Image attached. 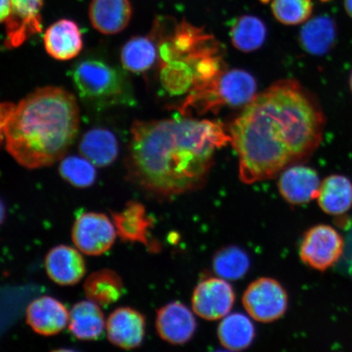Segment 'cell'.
<instances>
[{
  "mask_svg": "<svg viewBox=\"0 0 352 352\" xmlns=\"http://www.w3.org/2000/svg\"><path fill=\"white\" fill-rule=\"evenodd\" d=\"M325 116L316 96L294 79H283L254 96L230 126L248 184L271 179L306 161L322 142Z\"/></svg>",
  "mask_w": 352,
  "mask_h": 352,
  "instance_id": "6da1fadb",
  "label": "cell"
},
{
  "mask_svg": "<svg viewBox=\"0 0 352 352\" xmlns=\"http://www.w3.org/2000/svg\"><path fill=\"white\" fill-rule=\"evenodd\" d=\"M131 134L129 177L161 199L204 187L215 153L231 142L220 123L190 118L136 121Z\"/></svg>",
  "mask_w": 352,
  "mask_h": 352,
  "instance_id": "7a4b0ae2",
  "label": "cell"
},
{
  "mask_svg": "<svg viewBox=\"0 0 352 352\" xmlns=\"http://www.w3.org/2000/svg\"><path fill=\"white\" fill-rule=\"evenodd\" d=\"M0 120L8 153L25 168L38 169L63 160L78 134L79 109L70 92L44 87L19 104L3 103Z\"/></svg>",
  "mask_w": 352,
  "mask_h": 352,
  "instance_id": "3957f363",
  "label": "cell"
},
{
  "mask_svg": "<svg viewBox=\"0 0 352 352\" xmlns=\"http://www.w3.org/2000/svg\"><path fill=\"white\" fill-rule=\"evenodd\" d=\"M72 78L80 98L94 107L107 108L135 103L129 78L103 60L79 61L72 70Z\"/></svg>",
  "mask_w": 352,
  "mask_h": 352,
  "instance_id": "277c9868",
  "label": "cell"
},
{
  "mask_svg": "<svg viewBox=\"0 0 352 352\" xmlns=\"http://www.w3.org/2000/svg\"><path fill=\"white\" fill-rule=\"evenodd\" d=\"M256 91L257 83L252 74L243 69H231L220 74L205 89L189 96L184 107L198 104L202 111H206L221 105L243 107L254 98Z\"/></svg>",
  "mask_w": 352,
  "mask_h": 352,
  "instance_id": "5b68a950",
  "label": "cell"
},
{
  "mask_svg": "<svg viewBox=\"0 0 352 352\" xmlns=\"http://www.w3.org/2000/svg\"><path fill=\"white\" fill-rule=\"evenodd\" d=\"M242 303L254 320L271 323L283 318L287 310L288 294L276 280L262 277L245 289Z\"/></svg>",
  "mask_w": 352,
  "mask_h": 352,
  "instance_id": "8992f818",
  "label": "cell"
},
{
  "mask_svg": "<svg viewBox=\"0 0 352 352\" xmlns=\"http://www.w3.org/2000/svg\"><path fill=\"white\" fill-rule=\"evenodd\" d=\"M344 241L340 232L327 224H318L308 230L300 245V258L308 267L324 272L340 261Z\"/></svg>",
  "mask_w": 352,
  "mask_h": 352,
  "instance_id": "52a82bcc",
  "label": "cell"
},
{
  "mask_svg": "<svg viewBox=\"0 0 352 352\" xmlns=\"http://www.w3.org/2000/svg\"><path fill=\"white\" fill-rule=\"evenodd\" d=\"M116 239V226L107 215L87 212L79 215L72 228L74 244L90 256L109 252Z\"/></svg>",
  "mask_w": 352,
  "mask_h": 352,
  "instance_id": "ba28073f",
  "label": "cell"
},
{
  "mask_svg": "<svg viewBox=\"0 0 352 352\" xmlns=\"http://www.w3.org/2000/svg\"><path fill=\"white\" fill-rule=\"evenodd\" d=\"M235 302L232 285L221 277L201 281L192 293V307L199 318L217 320L226 318Z\"/></svg>",
  "mask_w": 352,
  "mask_h": 352,
  "instance_id": "9c48e42d",
  "label": "cell"
},
{
  "mask_svg": "<svg viewBox=\"0 0 352 352\" xmlns=\"http://www.w3.org/2000/svg\"><path fill=\"white\" fill-rule=\"evenodd\" d=\"M12 12L3 22L6 26L8 48L23 44L32 35L42 32L43 0H11Z\"/></svg>",
  "mask_w": 352,
  "mask_h": 352,
  "instance_id": "30bf717a",
  "label": "cell"
},
{
  "mask_svg": "<svg viewBox=\"0 0 352 352\" xmlns=\"http://www.w3.org/2000/svg\"><path fill=\"white\" fill-rule=\"evenodd\" d=\"M146 319L134 308L118 307L107 320V337L113 345L124 350L138 349L142 344Z\"/></svg>",
  "mask_w": 352,
  "mask_h": 352,
  "instance_id": "8fae6325",
  "label": "cell"
},
{
  "mask_svg": "<svg viewBox=\"0 0 352 352\" xmlns=\"http://www.w3.org/2000/svg\"><path fill=\"white\" fill-rule=\"evenodd\" d=\"M197 321L192 311L179 302L168 303L157 311L156 329L162 340L186 344L195 336Z\"/></svg>",
  "mask_w": 352,
  "mask_h": 352,
  "instance_id": "7c38bea8",
  "label": "cell"
},
{
  "mask_svg": "<svg viewBox=\"0 0 352 352\" xmlns=\"http://www.w3.org/2000/svg\"><path fill=\"white\" fill-rule=\"evenodd\" d=\"M320 184L316 170L296 164L281 173L277 186L286 201L292 205H302L318 198Z\"/></svg>",
  "mask_w": 352,
  "mask_h": 352,
  "instance_id": "4fadbf2b",
  "label": "cell"
},
{
  "mask_svg": "<svg viewBox=\"0 0 352 352\" xmlns=\"http://www.w3.org/2000/svg\"><path fill=\"white\" fill-rule=\"evenodd\" d=\"M25 319L34 333L50 337L56 336L67 327L69 314L63 302L50 296H43L30 303Z\"/></svg>",
  "mask_w": 352,
  "mask_h": 352,
  "instance_id": "5bb4252c",
  "label": "cell"
},
{
  "mask_svg": "<svg viewBox=\"0 0 352 352\" xmlns=\"http://www.w3.org/2000/svg\"><path fill=\"white\" fill-rule=\"evenodd\" d=\"M44 266L50 278L57 285H76L86 274V263L77 250L58 245L46 255Z\"/></svg>",
  "mask_w": 352,
  "mask_h": 352,
  "instance_id": "9a60e30c",
  "label": "cell"
},
{
  "mask_svg": "<svg viewBox=\"0 0 352 352\" xmlns=\"http://www.w3.org/2000/svg\"><path fill=\"white\" fill-rule=\"evenodd\" d=\"M44 47L52 58L69 60L82 50L80 29L72 20L61 19L47 28L43 37Z\"/></svg>",
  "mask_w": 352,
  "mask_h": 352,
  "instance_id": "2e32d148",
  "label": "cell"
},
{
  "mask_svg": "<svg viewBox=\"0 0 352 352\" xmlns=\"http://www.w3.org/2000/svg\"><path fill=\"white\" fill-rule=\"evenodd\" d=\"M131 15L129 0H91L89 7L92 26L107 35L116 34L126 29Z\"/></svg>",
  "mask_w": 352,
  "mask_h": 352,
  "instance_id": "e0dca14e",
  "label": "cell"
},
{
  "mask_svg": "<svg viewBox=\"0 0 352 352\" xmlns=\"http://www.w3.org/2000/svg\"><path fill=\"white\" fill-rule=\"evenodd\" d=\"M113 223L118 236L123 241L139 242L151 248L149 230L153 220L148 217L144 206L138 201H129L120 212H111Z\"/></svg>",
  "mask_w": 352,
  "mask_h": 352,
  "instance_id": "ac0fdd59",
  "label": "cell"
},
{
  "mask_svg": "<svg viewBox=\"0 0 352 352\" xmlns=\"http://www.w3.org/2000/svg\"><path fill=\"white\" fill-rule=\"evenodd\" d=\"M338 37L336 21L328 16L307 20L299 32L298 41L303 51L314 56H323L333 50Z\"/></svg>",
  "mask_w": 352,
  "mask_h": 352,
  "instance_id": "d6986e66",
  "label": "cell"
},
{
  "mask_svg": "<svg viewBox=\"0 0 352 352\" xmlns=\"http://www.w3.org/2000/svg\"><path fill=\"white\" fill-rule=\"evenodd\" d=\"M104 318L98 305L92 301H81L69 312V329L80 341H95L102 336Z\"/></svg>",
  "mask_w": 352,
  "mask_h": 352,
  "instance_id": "ffe728a7",
  "label": "cell"
},
{
  "mask_svg": "<svg viewBox=\"0 0 352 352\" xmlns=\"http://www.w3.org/2000/svg\"><path fill=\"white\" fill-rule=\"evenodd\" d=\"M118 142L116 135L104 129H94L86 132L79 143L81 155L98 167L113 164L118 155Z\"/></svg>",
  "mask_w": 352,
  "mask_h": 352,
  "instance_id": "44dd1931",
  "label": "cell"
},
{
  "mask_svg": "<svg viewBox=\"0 0 352 352\" xmlns=\"http://www.w3.org/2000/svg\"><path fill=\"white\" fill-rule=\"evenodd\" d=\"M321 210L330 215H342L352 208V182L342 175H331L321 182L318 196Z\"/></svg>",
  "mask_w": 352,
  "mask_h": 352,
  "instance_id": "7402d4cb",
  "label": "cell"
},
{
  "mask_svg": "<svg viewBox=\"0 0 352 352\" xmlns=\"http://www.w3.org/2000/svg\"><path fill=\"white\" fill-rule=\"evenodd\" d=\"M83 289L88 300L99 306L107 307L122 297L124 285L116 272L104 268L88 276Z\"/></svg>",
  "mask_w": 352,
  "mask_h": 352,
  "instance_id": "603a6c76",
  "label": "cell"
},
{
  "mask_svg": "<svg viewBox=\"0 0 352 352\" xmlns=\"http://www.w3.org/2000/svg\"><path fill=\"white\" fill-rule=\"evenodd\" d=\"M218 338L223 347L230 351H239L248 349L255 337V329L252 320L241 314L226 316L218 327Z\"/></svg>",
  "mask_w": 352,
  "mask_h": 352,
  "instance_id": "cb8c5ba5",
  "label": "cell"
},
{
  "mask_svg": "<svg viewBox=\"0 0 352 352\" xmlns=\"http://www.w3.org/2000/svg\"><path fill=\"white\" fill-rule=\"evenodd\" d=\"M267 34L265 23L252 15L237 17L230 29L232 45L243 52H252L261 48L266 41Z\"/></svg>",
  "mask_w": 352,
  "mask_h": 352,
  "instance_id": "d4e9b609",
  "label": "cell"
},
{
  "mask_svg": "<svg viewBox=\"0 0 352 352\" xmlns=\"http://www.w3.org/2000/svg\"><path fill=\"white\" fill-rule=\"evenodd\" d=\"M157 56V45L151 35L130 39L121 52L123 68L134 74L147 72L155 63Z\"/></svg>",
  "mask_w": 352,
  "mask_h": 352,
  "instance_id": "484cf974",
  "label": "cell"
},
{
  "mask_svg": "<svg viewBox=\"0 0 352 352\" xmlns=\"http://www.w3.org/2000/svg\"><path fill=\"white\" fill-rule=\"evenodd\" d=\"M248 254L235 245L218 250L212 261L213 270L223 279L236 280L242 278L249 270Z\"/></svg>",
  "mask_w": 352,
  "mask_h": 352,
  "instance_id": "4316f807",
  "label": "cell"
},
{
  "mask_svg": "<svg viewBox=\"0 0 352 352\" xmlns=\"http://www.w3.org/2000/svg\"><path fill=\"white\" fill-rule=\"evenodd\" d=\"M95 166L85 157L69 156L61 160L59 173L66 182L74 187L86 188L96 182Z\"/></svg>",
  "mask_w": 352,
  "mask_h": 352,
  "instance_id": "83f0119b",
  "label": "cell"
},
{
  "mask_svg": "<svg viewBox=\"0 0 352 352\" xmlns=\"http://www.w3.org/2000/svg\"><path fill=\"white\" fill-rule=\"evenodd\" d=\"M272 12L275 19L285 25L305 23L314 12L311 0H272Z\"/></svg>",
  "mask_w": 352,
  "mask_h": 352,
  "instance_id": "f1b7e54d",
  "label": "cell"
},
{
  "mask_svg": "<svg viewBox=\"0 0 352 352\" xmlns=\"http://www.w3.org/2000/svg\"><path fill=\"white\" fill-rule=\"evenodd\" d=\"M343 4L347 15L352 19V0H343Z\"/></svg>",
  "mask_w": 352,
  "mask_h": 352,
  "instance_id": "f546056e",
  "label": "cell"
},
{
  "mask_svg": "<svg viewBox=\"0 0 352 352\" xmlns=\"http://www.w3.org/2000/svg\"><path fill=\"white\" fill-rule=\"evenodd\" d=\"M349 85L350 91H351V94H352V69H351V73L349 74Z\"/></svg>",
  "mask_w": 352,
  "mask_h": 352,
  "instance_id": "4dcf8cb0",
  "label": "cell"
},
{
  "mask_svg": "<svg viewBox=\"0 0 352 352\" xmlns=\"http://www.w3.org/2000/svg\"><path fill=\"white\" fill-rule=\"evenodd\" d=\"M261 1L263 3H267L268 2H270V0H261Z\"/></svg>",
  "mask_w": 352,
  "mask_h": 352,
  "instance_id": "1f68e13d",
  "label": "cell"
},
{
  "mask_svg": "<svg viewBox=\"0 0 352 352\" xmlns=\"http://www.w3.org/2000/svg\"><path fill=\"white\" fill-rule=\"evenodd\" d=\"M320 1H322V2H327V1H329V0H320Z\"/></svg>",
  "mask_w": 352,
  "mask_h": 352,
  "instance_id": "d6a6232c",
  "label": "cell"
}]
</instances>
